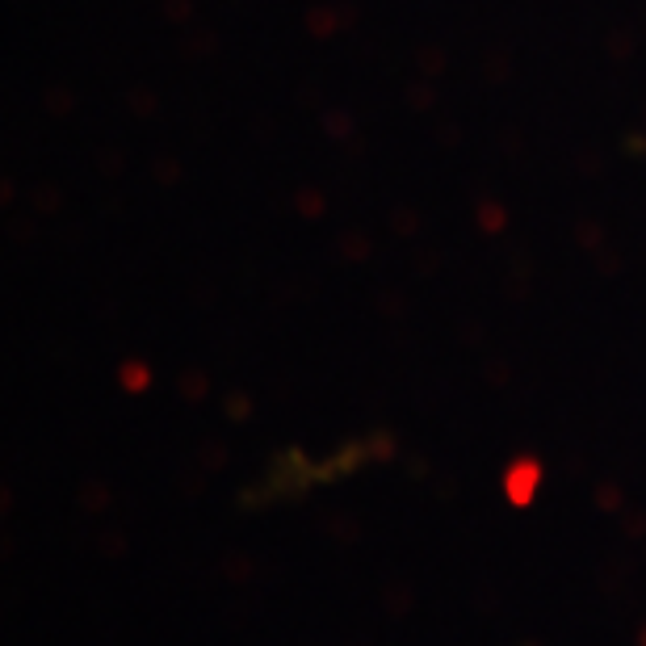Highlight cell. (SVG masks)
I'll return each instance as SVG.
<instances>
[{
    "label": "cell",
    "mask_w": 646,
    "mask_h": 646,
    "mask_svg": "<svg viewBox=\"0 0 646 646\" xmlns=\"http://www.w3.org/2000/svg\"><path fill=\"white\" fill-rule=\"evenodd\" d=\"M508 483H512V504H529V495H533V483H537V466H533V462L516 466Z\"/></svg>",
    "instance_id": "1"
}]
</instances>
